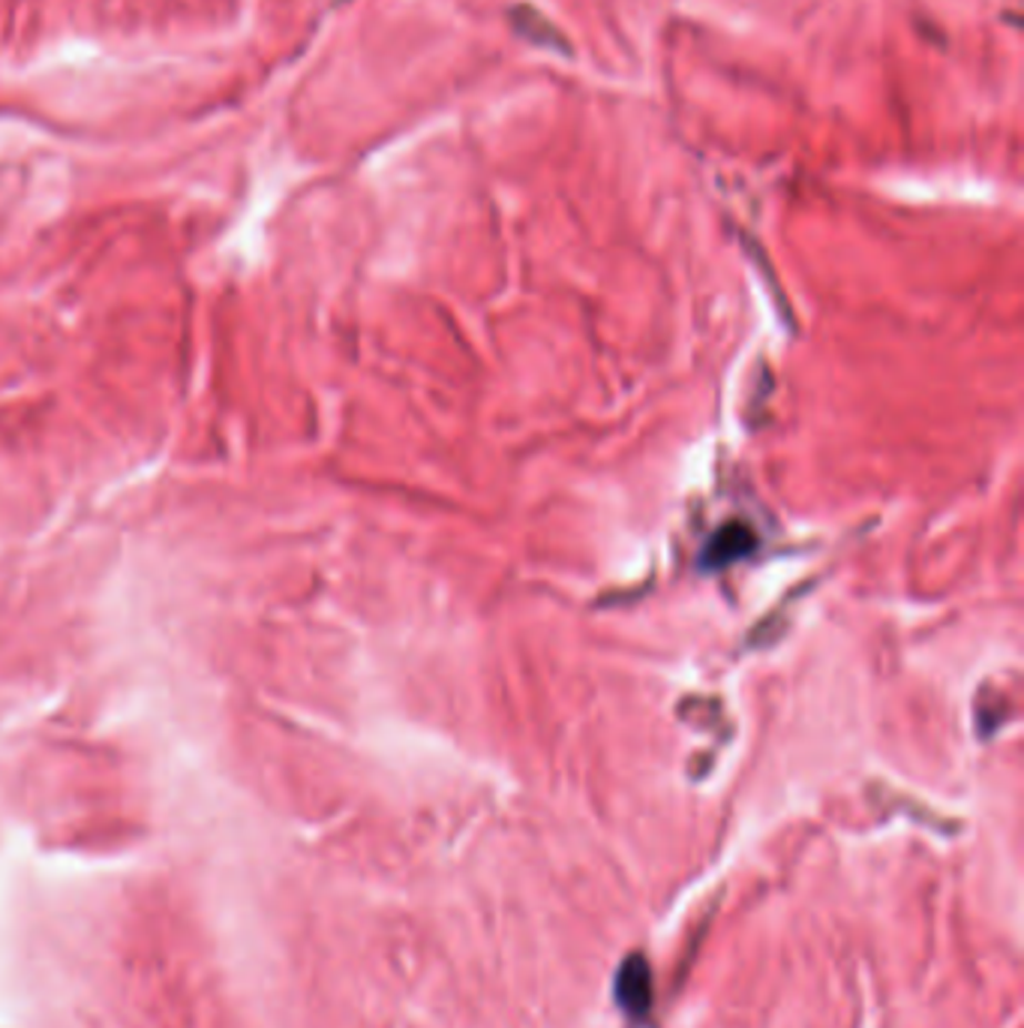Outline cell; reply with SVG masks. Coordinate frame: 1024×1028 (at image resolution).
<instances>
[{"instance_id": "cell-1", "label": "cell", "mask_w": 1024, "mask_h": 1028, "mask_svg": "<svg viewBox=\"0 0 1024 1028\" xmlns=\"http://www.w3.org/2000/svg\"><path fill=\"white\" fill-rule=\"evenodd\" d=\"M652 977H649V968H646L643 957H631L626 963V968L619 971V1001H622V1008L631 1010V1014H643L649 1008V992H652Z\"/></svg>"}, {"instance_id": "cell-2", "label": "cell", "mask_w": 1024, "mask_h": 1028, "mask_svg": "<svg viewBox=\"0 0 1024 1028\" xmlns=\"http://www.w3.org/2000/svg\"><path fill=\"white\" fill-rule=\"evenodd\" d=\"M751 547H754V535L748 533L746 526L730 524L721 533H716V538L709 542V547L700 556V563L703 566H728L742 554H748Z\"/></svg>"}]
</instances>
